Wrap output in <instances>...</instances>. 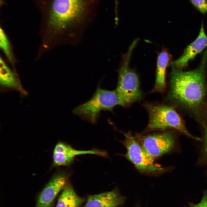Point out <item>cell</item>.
I'll list each match as a JSON object with an SVG mask.
<instances>
[{
  "instance_id": "5b68a950",
  "label": "cell",
  "mask_w": 207,
  "mask_h": 207,
  "mask_svg": "<svg viewBox=\"0 0 207 207\" xmlns=\"http://www.w3.org/2000/svg\"><path fill=\"white\" fill-rule=\"evenodd\" d=\"M122 133L125 138L124 140L120 141L126 150L124 156L140 172L156 175L170 170V168L163 167L155 163L154 159L146 152L131 132Z\"/></svg>"
},
{
  "instance_id": "9a60e30c",
  "label": "cell",
  "mask_w": 207,
  "mask_h": 207,
  "mask_svg": "<svg viewBox=\"0 0 207 207\" xmlns=\"http://www.w3.org/2000/svg\"><path fill=\"white\" fill-rule=\"evenodd\" d=\"M204 132L203 154L204 160L207 164V106L202 110L199 118Z\"/></svg>"
},
{
  "instance_id": "ac0fdd59",
  "label": "cell",
  "mask_w": 207,
  "mask_h": 207,
  "mask_svg": "<svg viewBox=\"0 0 207 207\" xmlns=\"http://www.w3.org/2000/svg\"><path fill=\"white\" fill-rule=\"evenodd\" d=\"M193 5L204 14L207 12V1L206 0H190Z\"/></svg>"
},
{
  "instance_id": "6da1fadb",
  "label": "cell",
  "mask_w": 207,
  "mask_h": 207,
  "mask_svg": "<svg viewBox=\"0 0 207 207\" xmlns=\"http://www.w3.org/2000/svg\"><path fill=\"white\" fill-rule=\"evenodd\" d=\"M206 57L197 68L184 71L172 67L170 80L173 100L197 115L205 104L207 95L205 80Z\"/></svg>"
},
{
  "instance_id": "ba28073f",
  "label": "cell",
  "mask_w": 207,
  "mask_h": 207,
  "mask_svg": "<svg viewBox=\"0 0 207 207\" xmlns=\"http://www.w3.org/2000/svg\"><path fill=\"white\" fill-rule=\"evenodd\" d=\"M68 177L63 174L53 177L40 193L35 207H51L57 195L67 184Z\"/></svg>"
},
{
  "instance_id": "d6986e66",
  "label": "cell",
  "mask_w": 207,
  "mask_h": 207,
  "mask_svg": "<svg viewBox=\"0 0 207 207\" xmlns=\"http://www.w3.org/2000/svg\"><path fill=\"white\" fill-rule=\"evenodd\" d=\"M186 207H207V190L203 192L202 199L199 203L189 202Z\"/></svg>"
},
{
  "instance_id": "277c9868",
  "label": "cell",
  "mask_w": 207,
  "mask_h": 207,
  "mask_svg": "<svg viewBox=\"0 0 207 207\" xmlns=\"http://www.w3.org/2000/svg\"><path fill=\"white\" fill-rule=\"evenodd\" d=\"M145 106L149 118L146 131L174 129L193 139L201 140L200 138L193 136L189 132L181 118L173 108L165 105L148 103Z\"/></svg>"
},
{
  "instance_id": "3957f363",
  "label": "cell",
  "mask_w": 207,
  "mask_h": 207,
  "mask_svg": "<svg viewBox=\"0 0 207 207\" xmlns=\"http://www.w3.org/2000/svg\"><path fill=\"white\" fill-rule=\"evenodd\" d=\"M139 40L138 39L134 40L126 52L122 55L118 71V84L115 90L120 105L123 106H129L142 97L138 76L129 66L132 53Z\"/></svg>"
},
{
  "instance_id": "8fae6325",
  "label": "cell",
  "mask_w": 207,
  "mask_h": 207,
  "mask_svg": "<svg viewBox=\"0 0 207 207\" xmlns=\"http://www.w3.org/2000/svg\"><path fill=\"white\" fill-rule=\"evenodd\" d=\"M170 57L169 53L165 49H163L158 53L157 61L155 82L153 91L162 92L165 90L166 70Z\"/></svg>"
},
{
  "instance_id": "5bb4252c",
  "label": "cell",
  "mask_w": 207,
  "mask_h": 207,
  "mask_svg": "<svg viewBox=\"0 0 207 207\" xmlns=\"http://www.w3.org/2000/svg\"><path fill=\"white\" fill-rule=\"evenodd\" d=\"M53 152L64 154L73 160L77 155L87 154H95L105 157L108 156L107 152L103 150L98 149L77 150L73 148L70 145L62 142L59 143L56 145Z\"/></svg>"
},
{
  "instance_id": "9c48e42d",
  "label": "cell",
  "mask_w": 207,
  "mask_h": 207,
  "mask_svg": "<svg viewBox=\"0 0 207 207\" xmlns=\"http://www.w3.org/2000/svg\"><path fill=\"white\" fill-rule=\"evenodd\" d=\"M207 46V36L202 24L200 31L197 38L185 49L182 55L172 64V67L181 70L186 68L189 62L200 53Z\"/></svg>"
},
{
  "instance_id": "52a82bcc",
  "label": "cell",
  "mask_w": 207,
  "mask_h": 207,
  "mask_svg": "<svg viewBox=\"0 0 207 207\" xmlns=\"http://www.w3.org/2000/svg\"><path fill=\"white\" fill-rule=\"evenodd\" d=\"M134 137L146 152L154 159L171 151L175 143L174 135L170 131L147 135L136 133Z\"/></svg>"
},
{
  "instance_id": "30bf717a",
  "label": "cell",
  "mask_w": 207,
  "mask_h": 207,
  "mask_svg": "<svg viewBox=\"0 0 207 207\" xmlns=\"http://www.w3.org/2000/svg\"><path fill=\"white\" fill-rule=\"evenodd\" d=\"M123 202L122 197L114 190L88 196L84 207H117Z\"/></svg>"
},
{
  "instance_id": "2e32d148",
  "label": "cell",
  "mask_w": 207,
  "mask_h": 207,
  "mask_svg": "<svg viewBox=\"0 0 207 207\" xmlns=\"http://www.w3.org/2000/svg\"><path fill=\"white\" fill-rule=\"evenodd\" d=\"M0 46L10 61L12 62V57L9 42L4 32L0 30Z\"/></svg>"
},
{
  "instance_id": "4fadbf2b",
  "label": "cell",
  "mask_w": 207,
  "mask_h": 207,
  "mask_svg": "<svg viewBox=\"0 0 207 207\" xmlns=\"http://www.w3.org/2000/svg\"><path fill=\"white\" fill-rule=\"evenodd\" d=\"M85 201L84 198L77 195L70 185L66 184L59 197L56 207H79Z\"/></svg>"
},
{
  "instance_id": "7a4b0ae2",
  "label": "cell",
  "mask_w": 207,
  "mask_h": 207,
  "mask_svg": "<svg viewBox=\"0 0 207 207\" xmlns=\"http://www.w3.org/2000/svg\"><path fill=\"white\" fill-rule=\"evenodd\" d=\"M87 0H53L48 25L55 33H66L72 45L78 42L84 31Z\"/></svg>"
},
{
  "instance_id": "7c38bea8",
  "label": "cell",
  "mask_w": 207,
  "mask_h": 207,
  "mask_svg": "<svg viewBox=\"0 0 207 207\" xmlns=\"http://www.w3.org/2000/svg\"><path fill=\"white\" fill-rule=\"evenodd\" d=\"M0 84L3 90H16L25 93L14 74L1 57L0 60Z\"/></svg>"
},
{
  "instance_id": "8992f818",
  "label": "cell",
  "mask_w": 207,
  "mask_h": 207,
  "mask_svg": "<svg viewBox=\"0 0 207 207\" xmlns=\"http://www.w3.org/2000/svg\"><path fill=\"white\" fill-rule=\"evenodd\" d=\"M120 104L115 90L109 91L99 87L89 100L76 107L72 111L74 114L95 123L101 111H112L115 106Z\"/></svg>"
},
{
  "instance_id": "e0dca14e",
  "label": "cell",
  "mask_w": 207,
  "mask_h": 207,
  "mask_svg": "<svg viewBox=\"0 0 207 207\" xmlns=\"http://www.w3.org/2000/svg\"><path fill=\"white\" fill-rule=\"evenodd\" d=\"M53 159L55 164L62 166L69 165L73 160L64 154L55 152H53Z\"/></svg>"
}]
</instances>
